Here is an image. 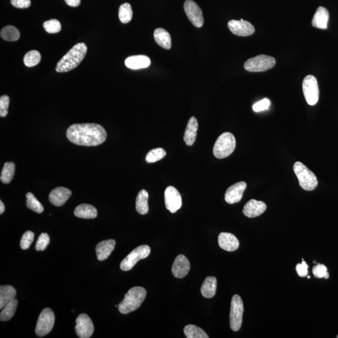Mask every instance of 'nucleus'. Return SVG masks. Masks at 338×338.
Here are the masks:
<instances>
[{
	"label": "nucleus",
	"mask_w": 338,
	"mask_h": 338,
	"mask_svg": "<svg viewBox=\"0 0 338 338\" xmlns=\"http://www.w3.org/2000/svg\"><path fill=\"white\" fill-rule=\"evenodd\" d=\"M15 165L13 162H6L4 165L3 170H2L1 181L3 184H8L11 183L15 175Z\"/></svg>",
	"instance_id": "30"
},
{
	"label": "nucleus",
	"mask_w": 338,
	"mask_h": 338,
	"mask_svg": "<svg viewBox=\"0 0 338 338\" xmlns=\"http://www.w3.org/2000/svg\"><path fill=\"white\" fill-rule=\"evenodd\" d=\"M337 338H338V336H337Z\"/></svg>",
	"instance_id": "49"
},
{
	"label": "nucleus",
	"mask_w": 338,
	"mask_h": 338,
	"mask_svg": "<svg viewBox=\"0 0 338 338\" xmlns=\"http://www.w3.org/2000/svg\"><path fill=\"white\" fill-rule=\"evenodd\" d=\"M97 210L92 205H79L74 211L75 216L81 219H94L97 216Z\"/></svg>",
	"instance_id": "24"
},
{
	"label": "nucleus",
	"mask_w": 338,
	"mask_h": 338,
	"mask_svg": "<svg viewBox=\"0 0 338 338\" xmlns=\"http://www.w3.org/2000/svg\"><path fill=\"white\" fill-rule=\"evenodd\" d=\"M35 237V234L30 230L25 232L23 234L20 241V246L21 248L23 249V250H26L30 248L33 242H34Z\"/></svg>",
	"instance_id": "38"
},
{
	"label": "nucleus",
	"mask_w": 338,
	"mask_h": 338,
	"mask_svg": "<svg viewBox=\"0 0 338 338\" xmlns=\"http://www.w3.org/2000/svg\"><path fill=\"white\" fill-rule=\"evenodd\" d=\"M107 135L104 128L96 123H76L67 130L68 139L81 146H99L106 141Z\"/></svg>",
	"instance_id": "1"
},
{
	"label": "nucleus",
	"mask_w": 338,
	"mask_h": 338,
	"mask_svg": "<svg viewBox=\"0 0 338 338\" xmlns=\"http://www.w3.org/2000/svg\"><path fill=\"white\" fill-rule=\"evenodd\" d=\"M247 184L245 182H239L230 186L226 190L225 200L229 204H234L241 201Z\"/></svg>",
	"instance_id": "15"
},
{
	"label": "nucleus",
	"mask_w": 338,
	"mask_h": 338,
	"mask_svg": "<svg viewBox=\"0 0 338 338\" xmlns=\"http://www.w3.org/2000/svg\"><path fill=\"white\" fill-rule=\"evenodd\" d=\"M228 27L233 34L240 37L250 36L255 32V27L251 23L242 19L229 21Z\"/></svg>",
	"instance_id": "14"
},
{
	"label": "nucleus",
	"mask_w": 338,
	"mask_h": 338,
	"mask_svg": "<svg viewBox=\"0 0 338 338\" xmlns=\"http://www.w3.org/2000/svg\"><path fill=\"white\" fill-rule=\"evenodd\" d=\"M166 155V151L164 149L157 148L152 149L149 151L146 155V162L148 163H154L162 160Z\"/></svg>",
	"instance_id": "36"
},
{
	"label": "nucleus",
	"mask_w": 338,
	"mask_h": 338,
	"mask_svg": "<svg viewBox=\"0 0 338 338\" xmlns=\"http://www.w3.org/2000/svg\"><path fill=\"white\" fill-rule=\"evenodd\" d=\"M276 65L274 58L265 55L249 58L244 64V69L250 72H262L271 69Z\"/></svg>",
	"instance_id": "6"
},
{
	"label": "nucleus",
	"mask_w": 338,
	"mask_h": 338,
	"mask_svg": "<svg viewBox=\"0 0 338 338\" xmlns=\"http://www.w3.org/2000/svg\"><path fill=\"white\" fill-rule=\"evenodd\" d=\"M75 332L78 337L89 338L94 332V326L89 316L81 314L76 319Z\"/></svg>",
	"instance_id": "13"
},
{
	"label": "nucleus",
	"mask_w": 338,
	"mask_h": 338,
	"mask_svg": "<svg viewBox=\"0 0 338 338\" xmlns=\"http://www.w3.org/2000/svg\"><path fill=\"white\" fill-rule=\"evenodd\" d=\"M133 16L132 6L129 3H123L120 6L118 17L120 22L128 23L131 21Z\"/></svg>",
	"instance_id": "34"
},
{
	"label": "nucleus",
	"mask_w": 338,
	"mask_h": 338,
	"mask_svg": "<svg viewBox=\"0 0 338 338\" xmlns=\"http://www.w3.org/2000/svg\"><path fill=\"white\" fill-rule=\"evenodd\" d=\"M11 3L17 8H27L31 5V0H11Z\"/></svg>",
	"instance_id": "44"
},
{
	"label": "nucleus",
	"mask_w": 338,
	"mask_h": 338,
	"mask_svg": "<svg viewBox=\"0 0 338 338\" xmlns=\"http://www.w3.org/2000/svg\"><path fill=\"white\" fill-rule=\"evenodd\" d=\"M115 245L116 242L113 239L106 240L99 242L96 247L98 260L102 261L107 260L115 249Z\"/></svg>",
	"instance_id": "20"
},
{
	"label": "nucleus",
	"mask_w": 338,
	"mask_h": 338,
	"mask_svg": "<svg viewBox=\"0 0 338 338\" xmlns=\"http://www.w3.org/2000/svg\"><path fill=\"white\" fill-rule=\"evenodd\" d=\"M18 304V300L15 299L8 303L2 309L1 314H0V319H1V321H9L11 318H13V316L15 315Z\"/></svg>",
	"instance_id": "29"
},
{
	"label": "nucleus",
	"mask_w": 338,
	"mask_h": 338,
	"mask_svg": "<svg viewBox=\"0 0 338 338\" xmlns=\"http://www.w3.org/2000/svg\"><path fill=\"white\" fill-rule=\"evenodd\" d=\"M219 246L226 251L232 252L239 248V242L234 235L229 232H221L219 235Z\"/></svg>",
	"instance_id": "19"
},
{
	"label": "nucleus",
	"mask_w": 338,
	"mask_h": 338,
	"mask_svg": "<svg viewBox=\"0 0 338 338\" xmlns=\"http://www.w3.org/2000/svg\"><path fill=\"white\" fill-rule=\"evenodd\" d=\"M270 104V102L269 99H263L254 105L253 107V111L256 112V113H260V112L265 111V110L269 109Z\"/></svg>",
	"instance_id": "42"
},
{
	"label": "nucleus",
	"mask_w": 338,
	"mask_h": 338,
	"mask_svg": "<svg viewBox=\"0 0 338 338\" xmlns=\"http://www.w3.org/2000/svg\"><path fill=\"white\" fill-rule=\"evenodd\" d=\"M190 269V262L183 255L177 256L172 267V274L177 278L181 279L186 277Z\"/></svg>",
	"instance_id": "16"
},
{
	"label": "nucleus",
	"mask_w": 338,
	"mask_h": 338,
	"mask_svg": "<svg viewBox=\"0 0 338 338\" xmlns=\"http://www.w3.org/2000/svg\"><path fill=\"white\" fill-rule=\"evenodd\" d=\"M244 312V304L239 295L233 296L230 306V326L234 332H237L241 328L242 316Z\"/></svg>",
	"instance_id": "8"
},
{
	"label": "nucleus",
	"mask_w": 338,
	"mask_h": 338,
	"mask_svg": "<svg viewBox=\"0 0 338 338\" xmlns=\"http://www.w3.org/2000/svg\"><path fill=\"white\" fill-rule=\"evenodd\" d=\"M50 237L46 233H42L37 240L36 249L38 251L45 250L50 243Z\"/></svg>",
	"instance_id": "39"
},
{
	"label": "nucleus",
	"mask_w": 338,
	"mask_h": 338,
	"mask_svg": "<svg viewBox=\"0 0 338 338\" xmlns=\"http://www.w3.org/2000/svg\"><path fill=\"white\" fill-rule=\"evenodd\" d=\"M302 90L305 99L309 106H314L318 103L319 90L315 76L309 75L304 78L302 81Z\"/></svg>",
	"instance_id": "10"
},
{
	"label": "nucleus",
	"mask_w": 338,
	"mask_h": 338,
	"mask_svg": "<svg viewBox=\"0 0 338 338\" xmlns=\"http://www.w3.org/2000/svg\"><path fill=\"white\" fill-rule=\"evenodd\" d=\"M24 64L28 67H32L38 65L41 61V55L38 51L32 50L28 52L23 58Z\"/></svg>",
	"instance_id": "35"
},
{
	"label": "nucleus",
	"mask_w": 338,
	"mask_h": 338,
	"mask_svg": "<svg viewBox=\"0 0 338 338\" xmlns=\"http://www.w3.org/2000/svg\"><path fill=\"white\" fill-rule=\"evenodd\" d=\"M217 290V279L215 277H206L201 286L202 295L206 298H212L216 295Z\"/></svg>",
	"instance_id": "26"
},
{
	"label": "nucleus",
	"mask_w": 338,
	"mask_h": 338,
	"mask_svg": "<svg viewBox=\"0 0 338 338\" xmlns=\"http://www.w3.org/2000/svg\"><path fill=\"white\" fill-rule=\"evenodd\" d=\"M329 18L330 14L327 9L319 6L312 18V27L322 30L327 29Z\"/></svg>",
	"instance_id": "21"
},
{
	"label": "nucleus",
	"mask_w": 338,
	"mask_h": 338,
	"mask_svg": "<svg viewBox=\"0 0 338 338\" xmlns=\"http://www.w3.org/2000/svg\"><path fill=\"white\" fill-rule=\"evenodd\" d=\"M27 206L28 208L32 210L38 214L43 213L44 208L43 205L37 199L36 196L31 192H28L26 194Z\"/></svg>",
	"instance_id": "33"
},
{
	"label": "nucleus",
	"mask_w": 338,
	"mask_h": 338,
	"mask_svg": "<svg viewBox=\"0 0 338 338\" xmlns=\"http://www.w3.org/2000/svg\"><path fill=\"white\" fill-rule=\"evenodd\" d=\"M184 333L188 338H208L209 336L202 329L193 325H188L184 329Z\"/></svg>",
	"instance_id": "31"
},
{
	"label": "nucleus",
	"mask_w": 338,
	"mask_h": 338,
	"mask_svg": "<svg viewBox=\"0 0 338 338\" xmlns=\"http://www.w3.org/2000/svg\"><path fill=\"white\" fill-rule=\"evenodd\" d=\"M293 170L302 189L307 191L315 189L318 184V179L315 174L306 165L301 162H297L293 165Z\"/></svg>",
	"instance_id": "4"
},
{
	"label": "nucleus",
	"mask_w": 338,
	"mask_h": 338,
	"mask_svg": "<svg viewBox=\"0 0 338 338\" xmlns=\"http://www.w3.org/2000/svg\"><path fill=\"white\" fill-rule=\"evenodd\" d=\"M72 195L71 190L65 188H54L49 195V200L55 206H64Z\"/></svg>",
	"instance_id": "18"
},
{
	"label": "nucleus",
	"mask_w": 338,
	"mask_h": 338,
	"mask_svg": "<svg viewBox=\"0 0 338 338\" xmlns=\"http://www.w3.org/2000/svg\"><path fill=\"white\" fill-rule=\"evenodd\" d=\"M55 319V314L52 309H44L37 321L36 335L39 337H43L50 333L54 326Z\"/></svg>",
	"instance_id": "9"
},
{
	"label": "nucleus",
	"mask_w": 338,
	"mask_h": 338,
	"mask_svg": "<svg viewBox=\"0 0 338 338\" xmlns=\"http://www.w3.org/2000/svg\"><path fill=\"white\" fill-rule=\"evenodd\" d=\"M301 264H298L296 269H297V273L299 276L304 277L307 276L308 274V265L306 264L304 260H302Z\"/></svg>",
	"instance_id": "43"
},
{
	"label": "nucleus",
	"mask_w": 338,
	"mask_h": 338,
	"mask_svg": "<svg viewBox=\"0 0 338 338\" xmlns=\"http://www.w3.org/2000/svg\"><path fill=\"white\" fill-rule=\"evenodd\" d=\"M10 104V98L8 95H2L0 98V116L5 117L8 113V107Z\"/></svg>",
	"instance_id": "40"
},
{
	"label": "nucleus",
	"mask_w": 338,
	"mask_h": 338,
	"mask_svg": "<svg viewBox=\"0 0 338 338\" xmlns=\"http://www.w3.org/2000/svg\"><path fill=\"white\" fill-rule=\"evenodd\" d=\"M1 38L8 41H17L20 38L19 30L13 26H6L1 30Z\"/></svg>",
	"instance_id": "32"
},
{
	"label": "nucleus",
	"mask_w": 338,
	"mask_h": 338,
	"mask_svg": "<svg viewBox=\"0 0 338 338\" xmlns=\"http://www.w3.org/2000/svg\"><path fill=\"white\" fill-rule=\"evenodd\" d=\"M165 207L171 213H176L181 209L183 200L180 193L173 186H169L165 190Z\"/></svg>",
	"instance_id": "12"
},
{
	"label": "nucleus",
	"mask_w": 338,
	"mask_h": 338,
	"mask_svg": "<svg viewBox=\"0 0 338 338\" xmlns=\"http://www.w3.org/2000/svg\"><path fill=\"white\" fill-rule=\"evenodd\" d=\"M150 253V247L141 245L133 250L120 263V269L123 271L131 270L140 260L148 258Z\"/></svg>",
	"instance_id": "7"
},
{
	"label": "nucleus",
	"mask_w": 338,
	"mask_h": 338,
	"mask_svg": "<svg viewBox=\"0 0 338 338\" xmlns=\"http://www.w3.org/2000/svg\"><path fill=\"white\" fill-rule=\"evenodd\" d=\"M149 193L148 191L142 189L137 195L136 199V210L137 213L141 215H146L149 213V207L148 204Z\"/></svg>",
	"instance_id": "28"
},
{
	"label": "nucleus",
	"mask_w": 338,
	"mask_h": 338,
	"mask_svg": "<svg viewBox=\"0 0 338 338\" xmlns=\"http://www.w3.org/2000/svg\"><path fill=\"white\" fill-rule=\"evenodd\" d=\"M184 7L188 20L192 23L193 26L197 28L202 27L204 25V17L201 9L197 4L192 0H187L184 3Z\"/></svg>",
	"instance_id": "11"
},
{
	"label": "nucleus",
	"mask_w": 338,
	"mask_h": 338,
	"mask_svg": "<svg viewBox=\"0 0 338 338\" xmlns=\"http://www.w3.org/2000/svg\"><path fill=\"white\" fill-rule=\"evenodd\" d=\"M327 273V267L324 264H317L312 268V274L317 278H324Z\"/></svg>",
	"instance_id": "41"
},
{
	"label": "nucleus",
	"mask_w": 338,
	"mask_h": 338,
	"mask_svg": "<svg viewBox=\"0 0 338 338\" xmlns=\"http://www.w3.org/2000/svg\"><path fill=\"white\" fill-rule=\"evenodd\" d=\"M307 278L310 279V278H311V277L308 276H307Z\"/></svg>",
	"instance_id": "48"
},
{
	"label": "nucleus",
	"mask_w": 338,
	"mask_h": 338,
	"mask_svg": "<svg viewBox=\"0 0 338 338\" xmlns=\"http://www.w3.org/2000/svg\"><path fill=\"white\" fill-rule=\"evenodd\" d=\"M88 48L85 43H78L74 46L58 62L56 71L64 73L75 69L83 61Z\"/></svg>",
	"instance_id": "2"
},
{
	"label": "nucleus",
	"mask_w": 338,
	"mask_h": 338,
	"mask_svg": "<svg viewBox=\"0 0 338 338\" xmlns=\"http://www.w3.org/2000/svg\"><path fill=\"white\" fill-rule=\"evenodd\" d=\"M147 291L142 287L136 286L130 289L125 295L124 299L118 304L120 313L127 314L139 308L145 300Z\"/></svg>",
	"instance_id": "3"
},
{
	"label": "nucleus",
	"mask_w": 338,
	"mask_h": 338,
	"mask_svg": "<svg viewBox=\"0 0 338 338\" xmlns=\"http://www.w3.org/2000/svg\"><path fill=\"white\" fill-rule=\"evenodd\" d=\"M198 122L196 118L192 116L188 123L187 127L184 132V140L188 146H192L195 141L198 130Z\"/></svg>",
	"instance_id": "23"
},
{
	"label": "nucleus",
	"mask_w": 338,
	"mask_h": 338,
	"mask_svg": "<svg viewBox=\"0 0 338 338\" xmlns=\"http://www.w3.org/2000/svg\"><path fill=\"white\" fill-rule=\"evenodd\" d=\"M126 67L132 70L146 69L150 65V60L146 55H134L125 60Z\"/></svg>",
	"instance_id": "22"
},
{
	"label": "nucleus",
	"mask_w": 338,
	"mask_h": 338,
	"mask_svg": "<svg viewBox=\"0 0 338 338\" xmlns=\"http://www.w3.org/2000/svg\"><path fill=\"white\" fill-rule=\"evenodd\" d=\"M68 5L71 7H76L80 5L81 0H64Z\"/></svg>",
	"instance_id": "45"
},
{
	"label": "nucleus",
	"mask_w": 338,
	"mask_h": 338,
	"mask_svg": "<svg viewBox=\"0 0 338 338\" xmlns=\"http://www.w3.org/2000/svg\"><path fill=\"white\" fill-rule=\"evenodd\" d=\"M16 291L10 285L0 287V309H2L8 303L15 299Z\"/></svg>",
	"instance_id": "25"
},
{
	"label": "nucleus",
	"mask_w": 338,
	"mask_h": 338,
	"mask_svg": "<svg viewBox=\"0 0 338 338\" xmlns=\"http://www.w3.org/2000/svg\"><path fill=\"white\" fill-rule=\"evenodd\" d=\"M153 36L156 43L161 47L167 50L171 48V37L166 30L158 28L155 30Z\"/></svg>",
	"instance_id": "27"
},
{
	"label": "nucleus",
	"mask_w": 338,
	"mask_h": 338,
	"mask_svg": "<svg viewBox=\"0 0 338 338\" xmlns=\"http://www.w3.org/2000/svg\"><path fill=\"white\" fill-rule=\"evenodd\" d=\"M43 28L48 34H57L61 30L62 25L59 21L52 19L44 22Z\"/></svg>",
	"instance_id": "37"
},
{
	"label": "nucleus",
	"mask_w": 338,
	"mask_h": 338,
	"mask_svg": "<svg viewBox=\"0 0 338 338\" xmlns=\"http://www.w3.org/2000/svg\"><path fill=\"white\" fill-rule=\"evenodd\" d=\"M266 208V204L264 202L251 199L245 204L243 213L249 218H254L264 213Z\"/></svg>",
	"instance_id": "17"
},
{
	"label": "nucleus",
	"mask_w": 338,
	"mask_h": 338,
	"mask_svg": "<svg viewBox=\"0 0 338 338\" xmlns=\"http://www.w3.org/2000/svg\"><path fill=\"white\" fill-rule=\"evenodd\" d=\"M236 146L235 137L231 133L225 132L217 139L213 148L214 156L218 158H225L232 154Z\"/></svg>",
	"instance_id": "5"
},
{
	"label": "nucleus",
	"mask_w": 338,
	"mask_h": 338,
	"mask_svg": "<svg viewBox=\"0 0 338 338\" xmlns=\"http://www.w3.org/2000/svg\"><path fill=\"white\" fill-rule=\"evenodd\" d=\"M313 263H314V264H316V261H314V262H313Z\"/></svg>",
	"instance_id": "47"
},
{
	"label": "nucleus",
	"mask_w": 338,
	"mask_h": 338,
	"mask_svg": "<svg viewBox=\"0 0 338 338\" xmlns=\"http://www.w3.org/2000/svg\"><path fill=\"white\" fill-rule=\"evenodd\" d=\"M4 210H5V207H4L3 202L1 200V201H0V214H3L4 212Z\"/></svg>",
	"instance_id": "46"
}]
</instances>
